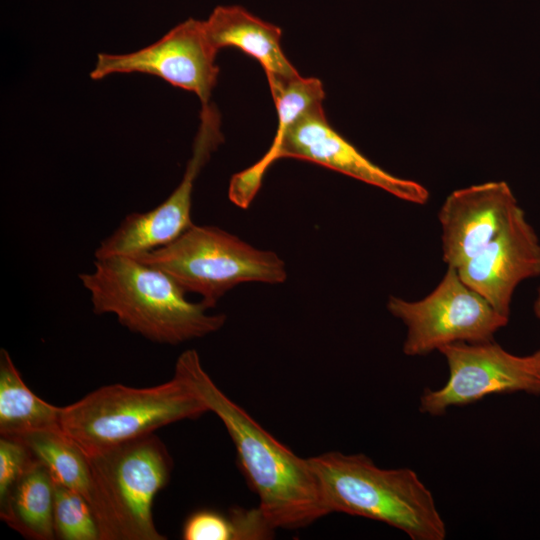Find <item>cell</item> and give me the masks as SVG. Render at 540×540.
I'll return each mask as SVG.
<instances>
[{
	"mask_svg": "<svg viewBox=\"0 0 540 540\" xmlns=\"http://www.w3.org/2000/svg\"><path fill=\"white\" fill-rule=\"evenodd\" d=\"M174 374L224 424L238 462L259 499L258 508L275 529H297L329 514L309 464L260 426L215 384L199 354H180Z\"/></svg>",
	"mask_w": 540,
	"mask_h": 540,
	"instance_id": "1",
	"label": "cell"
},
{
	"mask_svg": "<svg viewBox=\"0 0 540 540\" xmlns=\"http://www.w3.org/2000/svg\"><path fill=\"white\" fill-rule=\"evenodd\" d=\"M95 314H113L131 332L160 344L178 345L218 331L224 314H210L161 269L135 257L96 259L93 270L79 274Z\"/></svg>",
	"mask_w": 540,
	"mask_h": 540,
	"instance_id": "2",
	"label": "cell"
},
{
	"mask_svg": "<svg viewBox=\"0 0 540 540\" xmlns=\"http://www.w3.org/2000/svg\"><path fill=\"white\" fill-rule=\"evenodd\" d=\"M308 461L328 513L380 521L412 540L446 538V525L434 497L414 470L384 469L365 454L338 451Z\"/></svg>",
	"mask_w": 540,
	"mask_h": 540,
	"instance_id": "3",
	"label": "cell"
},
{
	"mask_svg": "<svg viewBox=\"0 0 540 540\" xmlns=\"http://www.w3.org/2000/svg\"><path fill=\"white\" fill-rule=\"evenodd\" d=\"M205 412L204 403L174 374L152 387L111 384L94 390L60 407V429L86 457H92Z\"/></svg>",
	"mask_w": 540,
	"mask_h": 540,
	"instance_id": "4",
	"label": "cell"
},
{
	"mask_svg": "<svg viewBox=\"0 0 540 540\" xmlns=\"http://www.w3.org/2000/svg\"><path fill=\"white\" fill-rule=\"evenodd\" d=\"M89 504L100 540H163L153 520L152 504L166 486L172 458L154 433L87 457Z\"/></svg>",
	"mask_w": 540,
	"mask_h": 540,
	"instance_id": "5",
	"label": "cell"
},
{
	"mask_svg": "<svg viewBox=\"0 0 540 540\" xmlns=\"http://www.w3.org/2000/svg\"><path fill=\"white\" fill-rule=\"evenodd\" d=\"M132 257L166 272L209 309L241 283L279 284L287 279L286 264L275 252L216 226L194 224L171 243Z\"/></svg>",
	"mask_w": 540,
	"mask_h": 540,
	"instance_id": "6",
	"label": "cell"
},
{
	"mask_svg": "<svg viewBox=\"0 0 540 540\" xmlns=\"http://www.w3.org/2000/svg\"><path fill=\"white\" fill-rule=\"evenodd\" d=\"M280 158L310 161L381 188L404 201L424 205L428 190L420 183L397 177L371 162L328 122L323 105L303 115L257 163L236 173L229 185L231 196L250 203L269 166Z\"/></svg>",
	"mask_w": 540,
	"mask_h": 540,
	"instance_id": "7",
	"label": "cell"
},
{
	"mask_svg": "<svg viewBox=\"0 0 540 540\" xmlns=\"http://www.w3.org/2000/svg\"><path fill=\"white\" fill-rule=\"evenodd\" d=\"M387 309L406 327L403 353L407 356L427 355L457 342L493 341L509 321L450 266L427 296L417 301L390 296Z\"/></svg>",
	"mask_w": 540,
	"mask_h": 540,
	"instance_id": "8",
	"label": "cell"
},
{
	"mask_svg": "<svg viewBox=\"0 0 540 540\" xmlns=\"http://www.w3.org/2000/svg\"><path fill=\"white\" fill-rule=\"evenodd\" d=\"M449 369L447 382L426 389L419 401L421 413L442 416L453 406L472 404L493 394H540V377L530 356H518L493 341L457 342L438 350Z\"/></svg>",
	"mask_w": 540,
	"mask_h": 540,
	"instance_id": "9",
	"label": "cell"
},
{
	"mask_svg": "<svg viewBox=\"0 0 540 540\" xmlns=\"http://www.w3.org/2000/svg\"><path fill=\"white\" fill-rule=\"evenodd\" d=\"M222 141L218 109L213 104L203 106L192 155L179 185L155 208L125 216L119 226L100 242L94 253L95 259L137 256L158 249L193 226L191 207L195 180Z\"/></svg>",
	"mask_w": 540,
	"mask_h": 540,
	"instance_id": "10",
	"label": "cell"
},
{
	"mask_svg": "<svg viewBox=\"0 0 540 540\" xmlns=\"http://www.w3.org/2000/svg\"><path fill=\"white\" fill-rule=\"evenodd\" d=\"M217 52L207 36L204 20L189 18L137 51L99 53L90 77L101 80L113 74L128 73L156 76L194 93L203 106L210 103L217 83Z\"/></svg>",
	"mask_w": 540,
	"mask_h": 540,
	"instance_id": "11",
	"label": "cell"
},
{
	"mask_svg": "<svg viewBox=\"0 0 540 540\" xmlns=\"http://www.w3.org/2000/svg\"><path fill=\"white\" fill-rule=\"evenodd\" d=\"M456 270L464 283L509 318L517 286L540 275V241L524 210L519 207L507 226Z\"/></svg>",
	"mask_w": 540,
	"mask_h": 540,
	"instance_id": "12",
	"label": "cell"
},
{
	"mask_svg": "<svg viewBox=\"0 0 540 540\" xmlns=\"http://www.w3.org/2000/svg\"><path fill=\"white\" fill-rule=\"evenodd\" d=\"M519 207L504 181L450 193L438 212L445 264L457 269L481 251L507 226Z\"/></svg>",
	"mask_w": 540,
	"mask_h": 540,
	"instance_id": "13",
	"label": "cell"
},
{
	"mask_svg": "<svg viewBox=\"0 0 540 540\" xmlns=\"http://www.w3.org/2000/svg\"><path fill=\"white\" fill-rule=\"evenodd\" d=\"M207 36L219 51L236 47L256 59L267 80L292 78L299 73L281 47V29L251 14L241 6H217L204 20Z\"/></svg>",
	"mask_w": 540,
	"mask_h": 540,
	"instance_id": "14",
	"label": "cell"
},
{
	"mask_svg": "<svg viewBox=\"0 0 540 540\" xmlns=\"http://www.w3.org/2000/svg\"><path fill=\"white\" fill-rule=\"evenodd\" d=\"M54 495V481L37 460L0 503L1 519L27 538L54 539Z\"/></svg>",
	"mask_w": 540,
	"mask_h": 540,
	"instance_id": "15",
	"label": "cell"
},
{
	"mask_svg": "<svg viewBox=\"0 0 540 540\" xmlns=\"http://www.w3.org/2000/svg\"><path fill=\"white\" fill-rule=\"evenodd\" d=\"M42 430L60 429V407L34 394L23 381L9 353L0 351V434L21 438Z\"/></svg>",
	"mask_w": 540,
	"mask_h": 540,
	"instance_id": "16",
	"label": "cell"
},
{
	"mask_svg": "<svg viewBox=\"0 0 540 540\" xmlns=\"http://www.w3.org/2000/svg\"><path fill=\"white\" fill-rule=\"evenodd\" d=\"M17 439L46 467L54 482L80 493L89 502L87 457L61 430L37 431Z\"/></svg>",
	"mask_w": 540,
	"mask_h": 540,
	"instance_id": "17",
	"label": "cell"
},
{
	"mask_svg": "<svg viewBox=\"0 0 540 540\" xmlns=\"http://www.w3.org/2000/svg\"><path fill=\"white\" fill-rule=\"evenodd\" d=\"M274 529L258 507L235 508L229 515L212 510L191 514L184 523L185 540H240L269 538Z\"/></svg>",
	"mask_w": 540,
	"mask_h": 540,
	"instance_id": "18",
	"label": "cell"
},
{
	"mask_svg": "<svg viewBox=\"0 0 540 540\" xmlns=\"http://www.w3.org/2000/svg\"><path fill=\"white\" fill-rule=\"evenodd\" d=\"M54 530L62 540H100L89 502L80 493L54 482Z\"/></svg>",
	"mask_w": 540,
	"mask_h": 540,
	"instance_id": "19",
	"label": "cell"
},
{
	"mask_svg": "<svg viewBox=\"0 0 540 540\" xmlns=\"http://www.w3.org/2000/svg\"><path fill=\"white\" fill-rule=\"evenodd\" d=\"M36 461L30 449L21 440L1 436L0 503Z\"/></svg>",
	"mask_w": 540,
	"mask_h": 540,
	"instance_id": "20",
	"label": "cell"
},
{
	"mask_svg": "<svg viewBox=\"0 0 540 540\" xmlns=\"http://www.w3.org/2000/svg\"><path fill=\"white\" fill-rule=\"evenodd\" d=\"M537 374L540 377V348L533 354L529 355Z\"/></svg>",
	"mask_w": 540,
	"mask_h": 540,
	"instance_id": "21",
	"label": "cell"
},
{
	"mask_svg": "<svg viewBox=\"0 0 540 540\" xmlns=\"http://www.w3.org/2000/svg\"><path fill=\"white\" fill-rule=\"evenodd\" d=\"M533 311L538 320H540V287L537 290V295L533 304Z\"/></svg>",
	"mask_w": 540,
	"mask_h": 540,
	"instance_id": "22",
	"label": "cell"
}]
</instances>
